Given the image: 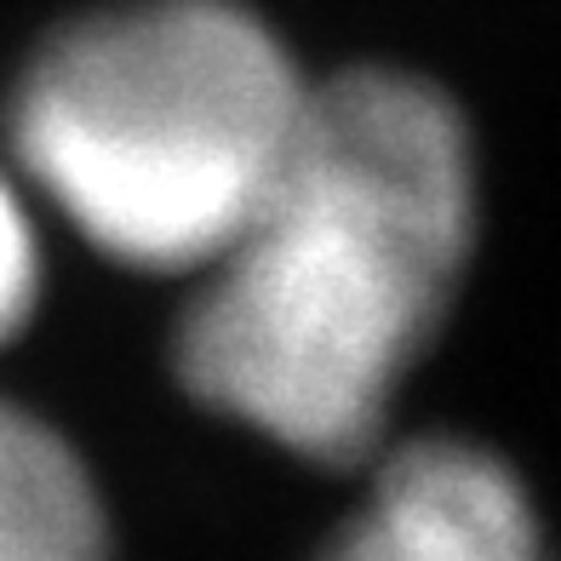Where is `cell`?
I'll return each instance as SVG.
<instances>
[{
	"label": "cell",
	"instance_id": "cell-1",
	"mask_svg": "<svg viewBox=\"0 0 561 561\" xmlns=\"http://www.w3.org/2000/svg\"><path fill=\"white\" fill-rule=\"evenodd\" d=\"M476 218V144L442 87L316 81L275 190L195 275L178 385L293 458L362 465L453 310Z\"/></svg>",
	"mask_w": 561,
	"mask_h": 561
},
{
	"label": "cell",
	"instance_id": "cell-2",
	"mask_svg": "<svg viewBox=\"0 0 561 561\" xmlns=\"http://www.w3.org/2000/svg\"><path fill=\"white\" fill-rule=\"evenodd\" d=\"M310 98L241 0H115L23 64L7 161L110 264L195 280L264 207Z\"/></svg>",
	"mask_w": 561,
	"mask_h": 561
},
{
	"label": "cell",
	"instance_id": "cell-3",
	"mask_svg": "<svg viewBox=\"0 0 561 561\" xmlns=\"http://www.w3.org/2000/svg\"><path fill=\"white\" fill-rule=\"evenodd\" d=\"M321 561H550L522 476L465 436H413L373 465Z\"/></svg>",
	"mask_w": 561,
	"mask_h": 561
},
{
	"label": "cell",
	"instance_id": "cell-4",
	"mask_svg": "<svg viewBox=\"0 0 561 561\" xmlns=\"http://www.w3.org/2000/svg\"><path fill=\"white\" fill-rule=\"evenodd\" d=\"M0 561H110V516L87 458L12 396H0Z\"/></svg>",
	"mask_w": 561,
	"mask_h": 561
},
{
	"label": "cell",
	"instance_id": "cell-5",
	"mask_svg": "<svg viewBox=\"0 0 561 561\" xmlns=\"http://www.w3.org/2000/svg\"><path fill=\"white\" fill-rule=\"evenodd\" d=\"M41 280H46V252H41L35 195L18 178V167L0 156V350L35 321Z\"/></svg>",
	"mask_w": 561,
	"mask_h": 561
}]
</instances>
